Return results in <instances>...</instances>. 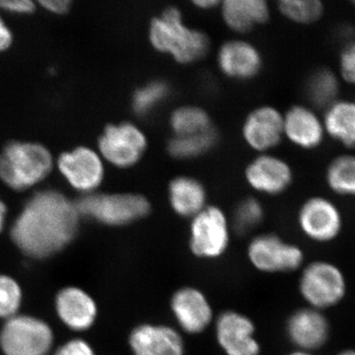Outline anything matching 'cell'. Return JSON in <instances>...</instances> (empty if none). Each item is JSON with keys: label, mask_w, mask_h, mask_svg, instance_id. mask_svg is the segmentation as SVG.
I'll return each instance as SVG.
<instances>
[{"label": "cell", "mask_w": 355, "mask_h": 355, "mask_svg": "<svg viewBox=\"0 0 355 355\" xmlns=\"http://www.w3.org/2000/svg\"><path fill=\"white\" fill-rule=\"evenodd\" d=\"M78 210L62 193H37L11 227V239L26 256L46 259L69 246L78 232Z\"/></svg>", "instance_id": "obj_1"}, {"label": "cell", "mask_w": 355, "mask_h": 355, "mask_svg": "<svg viewBox=\"0 0 355 355\" xmlns=\"http://www.w3.org/2000/svg\"><path fill=\"white\" fill-rule=\"evenodd\" d=\"M148 36L154 50L170 55L181 64L198 62L209 48L207 35L184 24L177 7H168L151 20Z\"/></svg>", "instance_id": "obj_2"}, {"label": "cell", "mask_w": 355, "mask_h": 355, "mask_svg": "<svg viewBox=\"0 0 355 355\" xmlns=\"http://www.w3.org/2000/svg\"><path fill=\"white\" fill-rule=\"evenodd\" d=\"M298 293L305 306L327 312L342 304L349 294V279L330 260H313L299 270Z\"/></svg>", "instance_id": "obj_3"}, {"label": "cell", "mask_w": 355, "mask_h": 355, "mask_svg": "<svg viewBox=\"0 0 355 355\" xmlns=\"http://www.w3.org/2000/svg\"><path fill=\"white\" fill-rule=\"evenodd\" d=\"M53 158L38 144L12 142L0 155V179L16 191L26 190L48 176Z\"/></svg>", "instance_id": "obj_4"}, {"label": "cell", "mask_w": 355, "mask_h": 355, "mask_svg": "<svg viewBox=\"0 0 355 355\" xmlns=\"http://www.w3.org/2000/svg\"><path fill=\"white\" fill-rule=\"evenodd\" d=\"M79 216L108 226H125L151 212L148 198L140 193L88 195L76 203Z\"/></svg>", "instance_id": "obj_5"}, {"label": "cell", "mask_w": 355, "mask_h": 355, "mask_svg": "<svg viewBox=\"0 0 355 355\" xmlns=\"http://www.w3.org/2000/svg\"><path fill=\"white\" fill-rule=\"evenodd\" d=\"M230 221L225 212L216 205H207L191 219L189 248L200 260L220 259L231 242Z\"/></svg>", "instance_id": "obj_6"}, {"label": "cell", "mask_w": 355, "mask_h": 355, "mask_svg": "<svg viewBox=\"0 0 355 355\" xmlns=\"http://www.w3.org/2000/svg\"><path fill=\"white\" fill-rule=\"evenodd\" d=\"M50 324L29 315L6 320L0 331V347L4 355H48L53 345Z\"/></svg>", "instance_id": "obj_7"}, {"label": "cell", "mask_w": 355, "mask_h": 355, "mask_svg": "<svg viewBox=\"0 0 355 355\" xmlns=\"http://www.w3.org/2000/svg\"><path fill=\"white\" fill-rule=\"evenodd\" d=\"M247 258L254 268L263 273L299 272L306 260L302 248L272 233L254 237L248 244Z\"/></svg>", "instance_id": "obj_8"}, {"label": "cell", "mask_w": 355, "mask_h": 355, "mask_svg": "<svg viewBox=\"0 0 355 355\" xmlns=\"http://www.w3.org/2000/svg\"><path fill=\"white\" fill-rule=\"evenodd\" d=\"M297 225L309 241L330 244L342 235L345 219L335 202L322 196H314L307 198L299 207Z\"/></svg>", "instance_id": "obj_9"}, {"label": "cell", "mask_w": 355, "mask_h": 355, "mask_svg": "<svg viewBox=\"0 0 355 355\" xmlns=\"http://www.w3.org/2000/svg\"><path fill=\"white\" fill-rule=\"evenodd\" d=\"M169 306L176 328L186 335L205 333L216 320L209 298L196 286L180 287L173 292Z\"/></svg>", "instance_id": "obj_10"}, {"label": "cell", "mask_w": 355, "mask_h": 355, "mask_svg": "<svg viewBox=\"0 0 355 355\" xmlns=\"http://www.w3.org/2000/svg\"><path fill=\"white\" fill-rule=\"evenodd\" d=\"M214 326L217 345L224 354H261L256 324L247 315L239 311H224L216 317Z\"/></svg>", "instance_id": "obj_11"}, {"label": "cell", "mask_w": 355, "mask_h": 355, "mask_svg": "<svg viewBox=\"0 0 355 355\" xmlns=\"http://www.w3.org/2000/svg\"><path fill=\"white\" fill-rule=\"evenodd\" d=\"M148 141L146 133L132 123L110 125L99 139V148L111 164L132 167L146 153Z\"/></svg>", "instance_id": "obj_12"}, {"label": "cell", "mask_w": 355, "mask_h": 355, "mask_svg": "<svg viewBox=\"0 0 355 355\" xmlns=\"http://www.w3.org/2000/svg\"><path fill=\"white\" fill-rule=\"evenodd\" d=\"M286 335L293 349L317 354L331 340V321L326 312L304 306L287 318Z\"/></svg>", "instance_id": "obj_13"}, {"label": "cell", "mask_w": 355, "mask_h": 355, "mask_svg": "<svg viewBox=\"0 0 355 355\" xmlns=\"http://www.w3.org/2000/svg\"><path fill=\"white\" fill-rule=\"evenodd\" d=\"M128 343L132 355H186L183 334L170 324H137L130 331Z\"/></svg>", "instance_id": "obj_14"}, {"label": "cell", "mask_w": 355, "mask_h": 355, "mask_svg": "<svg viewBox=\"0 0 355 355\" xmlns=\"http://www.w3.org/2000/svg\"><path fill=\"white\" fill-rule=\"evenodd\" d=\"M245 178L254 191L263 195L277 196L291 186L293 171L284 159L263 154L247 166Z\"/></svg>", "instance_id": "obj_15"}, {"label": "cell", "mask_w": 355, "mask_h": 355, "mask_svg": "<svg viewBox=\"0 0 355 355\" xmlns=\"http://www.w3.org/2000/svg\"><path fill=\"white\" fill-rule=\"evenodd\" d=\"M242 135L252 149L266 153L282 141L284 116L279 110L270 106L254 109L245 119Z\"/></svg>", "instance_id": "obj_16"}, {"label": "cell", "mask_w": 355, "mask_h": 355, "mask_svg": "<svg viewBox=\"0 0 355 355\" xmlns=\"http://www.w3.org/2000/svg\"><path fill=\"white\" fill-rule=\"evenodd\" d=\"M58 168L69 183L81 191L95 190L104 178L101 159L86 147H79L71 153L62 154L58 159Z\"/></svg>", "instance_id": "obj_17"}, {"label": "cell", "mask_w": 355, "mask_h": 355, "mask_svg": "<svg viewBox=\"0 0 355 355\" xmlns=\"http://www.w3.org/2000/svg\"><path fill=\"white\" fill-rule=\"evenodd\" d=\"M55 311L60 321L72 331L89 330L95 324L98 306L88 292L67 286L55 296Z\"/></svg>", "instance_id": "obj_18"}, {"label": "cell", "mask_w": 355, "mask_h": 355, "mask_svg": "<svg viewBox=\"0 0 355 355\" xmlns=\"http://www.w3.org/2000/svg\"><path fill=\"white\" fill-rule=\"evenodd\" d=\"M219 69L230 78L247 80L260 72L263 60L253 44L241 40L226 42L217 53Z\"/></svg>", "instance_id": "obj_19"}, {"label": "cell", "mask_w": 355, "mask_h": 355, "mask_svg": "<svg viewBox=\"0 0 355 355\" xmlns=\"http://www.w3.org/2000/svg\"><path fill=\"white\" fill-rule=\"evenodd\" d=\"M284 135L299 148L312 150L323 144L326 132L323 120L316 112L309 107L295 105L284 116Z\"/></svg>", "instance_id": "obj_20"}, {"label": "cell", "mask_w": 355, "mask_h": 355, "mask_svg": "<svg viewBox=\"0 0 355 355\" xmlns=\"http://www.w3.org/2000/svg\"><path fill=\"white\" fill-rule=\"evenodd\" d=\"M168 200L177 216L191 219L207 207V190L195 178L178 176L168 184Z\"/></svg>", "instance_id": "obj_21"}, {"label": "cell", "mask_w": 355, "mask_h": 355, "mask_svg": "<svg viewBox=\"0 0 355 355\" xmlns=\"http://www.w3.org/2000/svg\"><path fill=\"white\" fill-rule=\"evenodd\" d=\"M221 14L229 29L247 33L268 21L270 8L263 0H226L221 3Z\"/></svg>", "instance_id": "obj_22"}, {"label": "cell", "mask_w": 355, "mask_h": 355, "mask_svg": "<svg viewBox=\"0 0 355 355\" xmlns=\"http://www.w3.org/2000/svg\"><path fill=\"white\" fill-rule=\"evenodd\" d=\"M324 132L345 148L355 147V101L338 99L324 110Z\"/></svg>", "instance_id": "obj_23"}, {"label": "cell", "mask_w": 355, "mask_h": 355, "mask_svg": "<svg viewBox=\"0 0 355 355\" xmlns=\"http://www.w3.org/2000/svg\"><path fill=\"white\" fill-rule=\"evenodd\" d=\"M304 92L313 106L326 110L338 100L340 78L328 67H320L306 79Z\"/></svg>", "instance_id": "obj_24"}, {"label": "cell", "mask_w": 355, "mask_h": 355, "mask_svg": "<svg viewBox=\"0 0 355 355\" xmlns=\"http://www.w3.org/2000/svg\"><path fill=\"white\" fill-rule=\"evenodd\" d=\"M324 179L327 186L336 195L355 198V154H340L331 159Z\"/></svg>", "instance_id": "obj_25"}, {"label": "cell", "mask_w": 355, "mask_h": 355, "mask_svg": "<svg viewBox=\"0 0 355 355\" xmlns=\"http://www.w3.org/2000/svg\"><path fill=\"white\" fill-rule=\"evenodd\" d=\"M217 142V132L214 128L198 135L172 137L168 141L167 153L179 160L200 157L211 150Z\"/></svg>", "instance_id": "obj_26"}, {"label": "cell", "mask_w": 355, "mask_h": 355, "mask_svg": "<svg viewBox=\"0 0 355 355\" xmlns=\"http://www.w3.org/2000/svg\"><path fill=\"white\" fill-rule=\"evenodd\" d=\"M170 127L176 137L198 135L212 128L209 114L197 106H183L174 110L170 116Z\"/></svg>", "instance_id": "obj_27"}, {"label": "cell", "mask_w": 355, "mask_h": 355, "mask_svg": "<svg viewBox=\"0 0 355 355\" xmlns=\"http://www.w3.org/2000/svg\"><path fill=\"white\" fill-rule=\"evenodd\" d=\"M170 95V86L163 80H153L137 88L132 95L133 112L140 116H149Z\"/></svg>", "instance_id": "obj_28"}, {"label": "cell", "mask_w": 355, "mask_h": 355, "mask_svg": "<svg viewBox=\"0 0 355 355\" xmlns=\"http://www.w3.org/2000/svg\"><path fill=\"white\" fill-rule=\"evenodd\" d=\"M279 9L282 15L292 22L309 25L321 19L324 6L320 0H282L279 3Z\"/></svg>", "instance_id": "obj_29"}, {"label": "cell", "mask_w": 355, "mask_h": 355, "mask_svg": "<svg viewBox=\"0 0 355 355\" xmlns=\"http://www.w3.org/2000/svg\"><path fill=\"white\" fill-rule=\"evenodd\" d=\"M263 216V205L258 200L245 198L236 207L231 227L240 234H247L261 225Z\"/></svg>", "instance_id": "obj_30"}, {"label": "cell", "mask_w": 355, "mask_h": 355, "mask_svg": "<svg viewBox=\"0 0 355 355\" xmlns=\"http://www.w3.org/2000/svg\"><path fill=\"white\" fill-rule=\"evenodd\" d=\"M22 301L23 291L17 280L0 275V318L8 320L18 315Z\"/></svg>", "instance_id": "obj_31"}, {"label": "cell", "mask_w": 355, "mask_h": 355, "mask_svg": "<svg viewBox=\"0 0 355 355\" xmlns=\"http://www.w3.org/2000/svg\"><path fill=\"white\" fill-rule=\"evenodd\" d=\"M340 78L349 84H355V41L345 44L340 53Z\"/></svg>", "instance_id": "obj_32"}, {"label": "cell", "mask_w": 355, "mask_h": 355, "mask_svg": "<svg viewBox=\"0 0 355 355\" xmlns=\"http://www.w3.org/2000/svg\"><path fill=\"white\" fill-rule=\"evenodd\" d=\"M53 355H96L93 347L83 338H74L60 345Z\"/></svg>", "instance_id": "obj_33"}, {"label": "cell", "mask_w": 355, "mask_h": 355, "mask_svg": "<svg viewBox=\"0 0 355 355\" xmlns=\"http://www.w3.org/2000/svg\"><path fill=\"white\" fill-rule=\"evenodd\" d=\"M0 8L10 11L13 13H30L34 10V3L28 0H17V1H0Z\"/></svg>", "instance_id": "obj_34"}, {"label": "cell", "mask_w": 355, "mask_h": 355, "mask_svg": "<svg viewBox=\"0 0 355 355\" xmlns=\"http://www.w3.org/2000/svg\"><path fill=\"white\" fill-rule=\"evenodd\" d=\"M11 42H12V34L0 17V51L8 49Z\"/></svg>", "instance_id": "obj_35"}, {"label": "cell", "mask_w": 355, "mask_h": 355, "mask_svg": "<svg viewBox=\"0 0 355 355\" xmlns=\"http://www.w3.org/2000/svg\"><path fill=\"white\" fill-rule=\"evenodd\" d=\"M42 6L53 13L67 12L70 4L69 1H42Z\"/></svg>", "instance_id": "obj_36"}, {"label": "cell", "mask_w": 355, "mask_h": 355, "mask_svg": "<svg viewBox=\"0 0 355 355\" xmlns=\"http://www.w3.org/2000/svg\"><path fill=\"white\" fill-rule=\"evenodd\" d=\"M193 3L200 9H211L220 4V2L216 1V0H214V1L212 0H202V1H200H200H193Z\"/></svg>", "instance_id": "obj_37"}, {"label": "cell", "mask_w": 355, "mask_h": 355, "mask_svg": "<svg viewBox=\"0 0 355 355\" xmlns=\"http://www.w3.org/2000/svg\"><path fill=\"white\" fill-rule=\"evenodd\" d=\"M6 203L0 200V232L3 230L4 223H6Z\"/></svg>", "instance_id": "obj_38"}, {"label": "cell", "mask_w": 355, "mask_h": 355, "mask_svg": "<svg viewBox=\"0 0 355 355\" xmlns=\"http://www.w3.org/2000/svg\"><path fill=\"white\" fill-rule=\"evenodd\" d=\"M334 355H355V347H345V349L338 350Z\"/></svg>", "instance_id": "obj_39"}, {"label": "cell", "mask_w": 355, "mask_h": 355, "mask_svg": "<svg viewBox=\"0 0 355 355\" xmlns=\"http://www.w3.org/2000/svg\"><path fill=\"white\" fill-rule=\"evenodd\" d=\"M286 355H317V354H313V352H303V350L293 349Z\"/></svg>", "instance_id": "obj_40"}, {"label": "cell", "mask_w": 355, "mask_h": 355, "mask_svg": "<svg viewBox=\"0 0 355 355\" xmlns=\"http://www.w3.org/2000/svg\"><path fill=\"white\" fill-rule=\"evenodd\" d=\"M352 4H354V6L355 7V0H354V1H352Z\"/></svg>", "instance_id": "obj_41"}]
</instances>
